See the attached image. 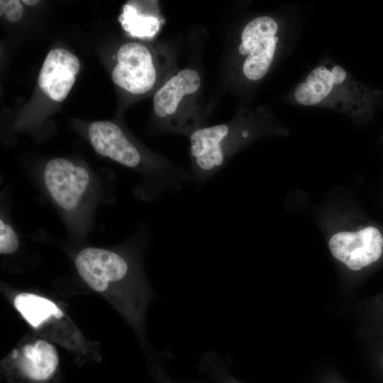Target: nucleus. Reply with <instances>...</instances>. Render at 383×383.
I'll list each match as a JSON object with an SVG mask.
<instances>
[{"mask_svg":"<svg viewBox=\"0 0 383 383\" xmlns=\"http://www.w3.org/2000/svg\"><path fill=\"white\" fill-rule=\"evenodd\" d=\"M87 135L98 154L141 175V182L133 189L139 200L155 201L165 192L180 191L191 180L188 170L164 157L147 154L115 123L94 121L88 126Z\"/></svg>","mask_w":383,"mask_h":383,"instance_id":"obj_1","label":"nucleus"},{"mask_svg":"<svg viewBox=\"0 0 383 383\" xmlns=\"http://www.w3.org/2000/svg\"><path fill=\"white\" fill-rule=\"evenodd\" d=\"M40 179L69 232L77 235L89 232L105 194L99 176L82 164L56 157L45 165Z\"/></svg>","mask_w":383,"mask_h":383,"instance_id":"obj_2","label":"nucleus"},{"mask_svg":"<svg viewBox=\"0 0 383 383\" xmlns=\"http://www.w3.org/2000/svg\"><path fill=\"white\" fill-rule=\"evenodd\" d=\"M303 106L326 107L357 117L369 111V92L345 69L335 64L313 68L294 92Z\"/></svg>","mask_w":383,"mask_h":383,"instance_id":"obj_3","label":"nucleus"},{"mask_svg":"<svg viewBox=\"0 0 383 383\" xmlns=\"http://www.w3.org/2000/svg\"><path fill=\"white\" fill-rule=\"evenodd\" d=\"M245 120L201 127L189 135L190 172L192 181L204 185L252 136Z\"/></svg>","mask_w":383,"mask_h":383,"instance_id":"obj_4","label":"nucleus"},{"mask_svg":"<svg viewBox=\"0 0 383 383\" xmlns=\"http://www.w3.org/2000/svg\"><path fill=\"white\" fill-rule=\"evenodd\" d=\"M279 25L269 16H257L243 28L238 45L244 57L242 71L250 81H258L268 72L273 62L279 41Z\"/></svg>","mask_w":383,"mask_h":383,"instance_id":"obj_5","label":"nucleus"},{"mask_svg":"<svg viewBox=\"0 0 383 383\" xmlns=\"http://www.w3.org/2000/svg\"><path fill=\"white\" fill-rule=\"evenodd\" d=\"M332 256L348 272H362L383 255V236L373 226L334 233L328 240Z\"/></svg>","mask_w":383,"mask_h":383,"instance_id":"obj_6","label":"nucleus"},{"mask_svg":"<svg viewBox=\"0 0 383 383\" xmlns=\"http://www.w3.org/2000/svg\"><path fill=\"white\" fill-rule=\"evenodd\" d=\"M116 61L111 78L118 87L135 95L146 94L155 87L157 65L152 52L145 45L124 43L116 53Z\"/></svg>","mask_w":383,"mask_h":383,"instance_id":"obj_7","label":"nucleus"},{"mask_svg":"<svg viewBox=\"0 0 383 383\" xmlns=\"http://www.w3.org/2000/svg\"><path fill=\"white\" fill-rule=\"evenodd\" d=\"M201 84V76L196 70L184 68L157 89L153 96V109L155 115L165 121L166 130L183 134L179 111L196 94Z\"/></svg>","mask_w":383,"mask_h":383,"instance_id":"obj_8","label":"nucleus"},{"mask_svg":"<svg viewBox=\"0 0 383 383\" xmlns=\"http://www.w3.org/2000/svg\"><path fill=\"white\" fill-rule=\"evenodd\" d=\"M75 266L83 280L99 292L105 291L110 283L128 278L132 267L122 255L99 248L82 250L75 258Z\"/></svg>","mask_w":383,"mask_h":383,"instance_id":"obj_9","label":"nucleus"},{"mask_svg":"<svg viewBox=\"0 0 383 383\" xmlns=\"http://www.w3.org/2000/svg\"><path fill=\"white\" fill-rule=\"evenodd\" d=\"M79 68L77 56L63 48L52 49L41 67L38 85L52 100L62 101L72 89Z\"/></svg>","mask_w":383,"mask_h":383,"instance_id":"obj_10","label":"nucleus"},{"mask_svg":"<svg viewBox=\"0 0 383 383\" xmlns=\"http://www.w3.org/2000/svg\"><path fill=\"white\" fill-rule=\"evenodd\" d=\"M59 359L56 349L45 340L26 345L18 359L21 372L33 380H44L55 370Z\"/></svg>","mask_w":383,"mask_h":383,"instance_id":"obj_11","label":"nucleus"},{"mask_svg":"<svg viewBox=\"0 0 383 383\" xmlns=\"http://www.w3.org/2000/svg\"><path fill=\"white\" fill-rule=\"evenodd\" d=\"M13 303L24 319L34 328L38 327L52 316L60 318L63 315L54 302L34 294H19L15 297Z\"/></svg>","mask_w":383,"mask_h":383,"instance_id":"obj_12","label":"nucleus"},{"mask_svg":"<svg viewBox=\"0 0 383 383\" xmlns=\"http://www.w3.org/2000/svg\"><path fill=\"white\" fill-rule=\"evenodd\" d=\"M360 311L363 320L360 335L365 338L383 336V292L364 301Z\"/></svg>","mask_w":383,"mask_h":383,"instance_id":"obj_13","label":"nucleus"},{"mask_svg":"<svg viewBox=\"0 0 383 383\" xmlns=\"http://www.w3.org/2000/svg\"><path fill=\"white\" fill-rule=\"evenodd\" d=\"M18 236L13 226L5 216L1 214L0 219V252L4 255L13 253L18 248Z\"/></svg>","mask_w":383,"mask_h":383,"instance_id":"obj_14","label":"nucleus"},{"mask_svg":"<svg viewBox=\"0 0 383 383\" xmlns=\"http://www.w3.org/2000/svg\"><path fill=\"white\" fill-rule=\"evenodd\" d=\"M1 15L4 13L6 19L11 22L18 21L23 13L21 3L18 0H1Z\"/></svg>","mask_w":383,"mask_h":383,"instance_id":"obj_15","label":"nucleus"},{"mask_svg":"<svg viewBox=\"0 0 383 383\" xmlns=\"http://www.w3.org/2000/svg\"><path fill=\"white\" fill-rule=\"evenodd\" d=\"M370 341V352L383 371V336L367 338Z\"/></svg>","mask_w":383,"mask_h":383,"instance_id":"obj_16","label":"nucleus"},{"mask_svg":"<svg viewBox=\"0 0 383 383\" xmlns=\"http://www.w3.org/2000/svg\"><path fill=\"white\" fill-rule=\"evenodd\" d=\"M322 383H348L336 374H331L327 376Z\"/></svg>","mask_w":383,"mask_h":383,"instance_id":"obj_17","label":"nucleus"},{"mask_svg":"<svg viewBox=\"0 0 383 383\" xmlns=\"http://www.w3.org/2000/svg\"><path fill=\"white\" fill-rule=\"evenodd\" d=\"M22 2L24 3L26 5H28V6H34V5L37 4L39 2V1H38V0H23Z\"/></svg>","mask_w":383,"mask_h":383,"instance_id":"obj_18","label":"nucleus"}]
</instances>
